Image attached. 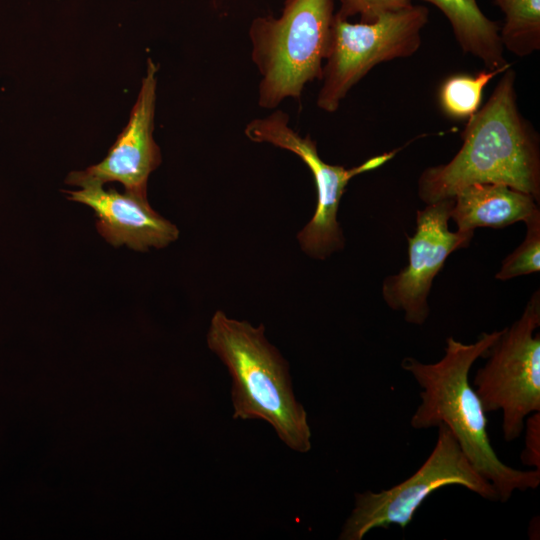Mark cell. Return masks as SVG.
<instances>
[{"label":"cell","instance_id":"obj_1","mask_svg":"<svg viewBox=\"0 0 540 540\" xmlns=\"http://www.w3.org/2000/svg\"><path fill=\"white\" fill-rule=\"evenodd\" d=\"M501 332H483L468 344L450 336L439 361L423 363L405 357L401 368L421 388V402L410 425L414 429L447 426L474 468L493 486L498 501L506 502L516 491L536 489L540 470H519L500 460L488 436L486 412L469 380L473 364L485 356Z\"/></svg>","mask_w":540,"mask_h":540},{"label":"cell","instance_id":"obj_2","mask_svg":"<svg viewBox=\"0 0 540 540\" xmlns=\"http://www.w3.org/2000/svg\"><path fill=\"white\" fill-rule=\"evenodd\" d=\"M516 100L515 72L509 67L485 105L469 117L456 155L420 175L418 196L424 203L453 198L475 183L507 185L539 203V140Z\"/></svg>","mask_w":540,"mask_h":540},{"label":"cell","instance_id":"obj_3","mask_svg":"<svg viewBox=\"0 0 540 540\" xmlns=\"http://www.w3.org/2000/svg\"><path fill=\"white\" fill-rule=\"evenodd\" d=\"M207 345L231 376L233 418L263 420L290 449L308 452L312 444L307 412L295 397L288 363L266 339L264 326L254 327L218 310Z\"/></svg>","mask_w":540,"mask_h":540},{"label":"cell","instance_id":"obj_4","mask_svg":"<svg viewBox=\"0 0 540 540\" xmlns=\"http://www.w3.org/2000/svg\"><path fill=\"white\" fill-rule=\"evenodd\" d=\"M333 9V0H285L280 17L252 21L249 37L261 75V107L275 108L288 97L299 100L308 82L322 79Z\"/></svg>","mask_w":540,"mask_h":540},{"label":"cell","instance_id":"obj_5","mask_svg":"<svg viewBox=\"0 0 540 540\" xmlns=\"http://www.w3.org/2000/svg\"><path fill=\"white\" fill-rule=\"evenodd\" d=\"M436 444L420 468L401 483L379 492L356 494L339 539L362 540L371 530L397 525L404 529L435 491L459 485L489 501H498L493 486L474 468L453 433L440 424Z\"/></svg>","mask_w":540,"mask_h":540},{"label":"cell","instance_id":"obj_6","mask_svg":"<svg viewBox=\"0 0 540 540\" xmlns=\"http://www.w3.org/2000/svg\"><path fill=\"white\" fill-rule=\"evenodd\" d=\"M540 293L536 290L521 316L502 329L483 358L473 385L486 413H502L505 441L516 440L526 418L540 412Z\"/></svg>","mask_w":540,"mask_h":540},{"label":"cell","instance_id":"obj_7","mask_svg":"<svg viewBox=\"0 0 540 540\" xmlns=\"http://www.w3.org/2000/svg\"><path fill=\"white\" fill-rule=\"evenodd\" d=\"M429 11L422 5L385 14L373 23H350L334 14L317 106L334 112L348 91L375 65L413 55Z\"/></svg>","mask_w":540,"mask_h":540},{"label":"cell","instance_id":"obj_8","mask_svg":"<svg viewBox=\"0 0 540 540\" xmlns=\"http://www.w3.org/2000/svg\"><path fill=\"white\" fill-rule=\"evenodd\" d=\"M288 120L287 114L277 110L265 118L249 122L245 135L253 142L270 143L296 154L310 169L317 191L316 209L311 220L298 233L297 239L307 255L325 259L344 247V236L337 214L349 181L356 175L382 166L399 149L372 157L350 169L330 165L319 156L315 141L309 135L300 136L289 127Z\"/></svg>","mask_w":540,"mask_h":540},{"label":"cell","instance_id":"obj_9","mask_svg":"<svg viewBox=\"0 0 540 540\" xmlns=\"http://www.w3.org/2000/svg\"><path fill=\"white\" fill-rule=\"evenodd\" d=\"M453 198L427 204L416 213V228L407 236L408 263L382 282L386 305L404 314L406 322L423 325L430 313L428 296L436 275L456 250L469 246L473 231H450Z\"/></svg>","mask_w":540,"mask_h":540},{"label":"cell","instance_id":"obj_10","mask_svg":"<svg viewBox=\"0 0 540 540\" xmlns=\"http://www.w3.org/2000/svg\"><path fill=\"white\" fill-rule=\"evenodd\" d=\"M157 71L149 58L129 120L108 154L85 170L69 173L67 184L81 187L118 182L125 191L147 196L149 176L161 163L160 149L153 138Z\"/></svg>","mask_w":540,"mask_h":540},{"label":"cell","instance_id":"obj_11","mask_svg":"<svg viewBox=\"0 0 540 540\" xmlns=\"http://www.w3.org/2000/svg\"><path fill=\"white\" fill-rule=\"evenodd\" d=\"M79 188L65 191L67 198L94 211L96 228L111 245L146 251L151 247H166L178 238V228L152 209L147 196L128 191L120 193L99 184Z\"/></svg>","mask_w":540,"mask_h":540},{"label":"cell","instance_id":"obj_12","mask_svg":"<svg viewBox=\"0 0 540 540\" xmlns=\"http://www.w3.org/2000/svg\"><path fill=\"white\" fill-rule=\"evenodd\" d=\"M453 199L450 219L463 232H474L478 227L503 228L524 221L539 208L531 195L503 184H471Z\"/></svg>","mask_w":540,"mask_h":540},{"label":"cell","instance_id":"obj_13","mask_svg":"<svg viewBox=\"0 0 540 540\" xmlns=\"http://www.w3.org/2000/svg\"><path fill=\"white\" fill-rule=\"evenodd\" d=\"M435 5L448 19L464 53L481 61L488 70L509 66L505 61L500 27L487 18L476 0H422Z\"/></svg>","mask_w":540,"mask_h":540},{"label":"cell","instance_id":"obj_14","mask_svg":"<svg viewBox=\"0 0 540 540\" xmlns=\"http://www.w3.org/2000/svg\"><path fill=\"white\" fill-rule=\"evenodd\" d=\"M505 16L500 28L503 48L527 56L540 48V0H494Z\"/></svg>","mask_w":540,"mask_h":540},{"label":"cell","instance_id":"obj_15","mask_svg":"<svg viewBox=\"0 0 540 540\" xmlns=\"http://www.w3.org/2000/svg\"><path fill=\"white\" fill-rule=\"evenodd\" d=\"M511 65L479 72L476 75H453L440 89V104L446 114L455 118L473 115L479 108L483 89L496 75L503 73Z\"/></svg>","mask_w":540,"mask_h":540},{"label":"cell","instance_id":"obj_16","mask_svg":"<svg viewBox=\"0 0 540 540\" xmlns=\"http://www.w3.org/2000/svg\"><path fill=\"white\" fill-rule=\"evenodd\" d=\"M526 235L522 243L502 262L495 278L507 281L540 271V209H536L524 221Z\"/></svg>","mask_w":540,"mask_h":540},{"label":"cell","instance_id":"obj_17","mask_svg":"<svg viewBox=\"0 0 540 540\" xmlns=\"http://www.w3.org/2000/svg\"><path fill=\"white\" fill-rule=\"evenodd\" d=\"M337 16L347 19L359 15L360 22L373 23L385 14L410 7L413 0H339Z\"/></svg>","mask_w":540,"mask_h":540},{"label":"cell","instance_id":"obj_18","mask_svg":"<svg viewBox=\"0 0 540 540\" xmlns=\"http://www.w3.org/2000/svg\"><path fill=\"white\" fill-rule=\"evenodd\" d=\"M525 446L521 454L524 465L540 470V412L530 414L524 424Z\"/></svg>","mask_w":540,"mask_h":540}]
</instances>
